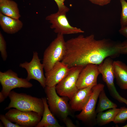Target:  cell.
<instances>
[{
    "mask_svg": "<svg viewBox=\"0 0 127 127\" xmlns=\"http://www.w3.org/2000/svg\"><path fill=\"white\" fill-rule=\"evenodd\" d=\"M121 42L109 39L97 40L94 35H81L66 41V50L61 62L69 68L99 65L106 58H114L121 54Z\"/></svg>",
    "mask_w": 127,
    "mask_h": 127,
    "instance_id": "cell-1",
    "label": "cell"
},
{
    "mask_svg": "<svg viewBox=\"0 0 127 127\" xmlns=\"http://www.w3.org/2000/svg\"><path fill=\"white\" fill-rule=\"evenodd\" d=\"M10 100L5 110L12 108L24 111H34L42 117L44 106L41 98H38L26 94L17 93L11 91L8 96Z\"/></svg>",
    "mask_w": 127,
    "mask_h": 127,
    "instance_id": "cell-2",
    "label": "cell"
},
{
    "mask_svg": "<svg viewBox=\"0 0 127 127\" xmlns=\"http://www.w3.org/2000/svg\"><path fill=\"white\" fill-rule=\"evenodd\" d=\"M66 50V41L64 35L57 34L44 52L42 63L45 72L51 70L56 63L61 61Z\"/></svg>",
    "mask_w": 127,
    "mask_h": 127,
    "instance_id": "cell-3",
    "label": "cell"
},
{
    "mask_svg": "<svg viewBox=\"0 0 127 127\" xmlns=\"http://www.w3.org/2000/svg\"><path fill=\"white\" fill-rule=\"evenodd\" d=\"M0 82L2 89L0 92V102H3L12 90L15 88H29L32 84L26 79L19 78L16 73L11 69L4 72L0 71Z\"/></svg>",
    "mask_w": 127,
    "mask_h": 127,
    "instance_id": "cell-4",
    "label": "cell"
},
{
    "mask_svg": "<svg viewBox=\"0 0 127 127\" xmlns=\"http://www.w3.org/2000/svg\"><path fill=\"white\" fill-rule=\"evenodd\" d=\"M56 86H46L44 88L47 102L49 109L53 114L63 121L70 115L71 109L68 103L67 99L65 98V96L61 97L58 95Z\"/></svg>",
    "mask_w": 127,
    "mask_h": 127,
    "instance_id": "cell-5",
    "label": "cell"
},
{
    "mask_svg": "<svg viewBox=\"0 0 127 127\" xmlns=\"http://www.w3.org/2000/svg\"><path fill=\"white\" fill-rule=\"evenodd\" d=\"M84 67L75 66L70 68L66 76L56 86L57 93L70 100L78 90L76 86L79 75Z\"/></svg>",
    "mask_w": 127,
    "mask_h": 127,
    "instance_id": "cell-6",
    "label": "cell"
},
{
    "mask_svg": "<svg viewBox=\"0 0 127 127\" xmlns=\"http://www.w3.org/2000/svg\"><path fill=\"white\" fill-rule=\"evenodd\" d=\"M113 62L112 58L110 57H107L101 63L98 65V69L111 96L119 102L126 104L127 103V100L119 94L115 86Z\"/></svg>",
    "mask_w": 127,
    "mask_h": 127,
    "instance_id": "cell-7",
    "label": "cell"
},
{
    "mask_svg": "<svg viewBox=\"0 0 127 127\" xmlns=\"http://www.w3.org/2000/svg\"><path fill=\"white\" fill-rule=\"evenodd\" d=\"M104 87L103 84L99 83L93 87L92 93L89 100L81 112L76 116L79 119L90 126L96 124V104L99 94Z\"/></svg>",
    "mask_w": 127,
    "mask_h": 127,
    "instance_id": "cell-8",
    "label": "cell"
},
{
    "mask_svg": "<svg viewBox=\"0 0 127 127\" xmlns=\"http://www.w3.org/2000/svg\"><path fill=\"white\" fill-rule=\"evenodd\" d=\"M46 20L51 24L50 28L57 34L64 35L83 33L80 28L72 26L67 17L66 13L60 12L47 16Z\"/></svg>",
    "mask_w": 127,
    "mask_h": 127,
    "instance_id": "cell-9",
    "label": "cell"
},
{
    "mask_svg": "<svg viewBox=\"0 0 127 127\" xmlns=\"http://www.w3.org/2000/svg\"><path fill=\"white\" fill-rule=\"evenodd\" d=\"M5 115L11 122L21 127H35L42 117L35 112L22 111L15 108L9 110Z\"/></svg>",
    "mask_w": 127,
    "mask_h": 127,
    "instance_id": "cell-10",
    "label": "cell"
},
{
    "mask_svg": "<svg viewBox=\"0 0 127 127\" xmlns=\"http://www.w3.org/2000/svg\"><path fill=\"white\" fill-rule=\"evenodd\" d=\"M40 60L37 52H34L31 61L29 62L25 61L21 63L19 66L26 70L27 73L26 79L28 81L32 79L35 80L44 88L46 86V79L44 73V66L43 63H41Z\"/></svg>",
    "mask_w": 127,
    "mask_h": 127,
    "instance_id": "cell-11",
    "label": "cell"
},
{
    "mask_svg": "<svg viewBox=\"0 0 127 127\" xmlns=\"http://www.w3.org/2000/svg\"><path fill=\"white\" fill-rule=\"evenodd\" d=\"M100 73L98 65L90 64L84 67L80 72L77 81L78 89L97 85V79Z\"/></svg>",
    "mask_w": 127,
    "mask_h": 127,
    "instance_id": "cell-12",
    "label": "cell"
},
{
    "mask_svg": "<svg viewBox=\"0 0 127 127\" xmlns=\"http://www.w3.org/2000/svg\"><path fill=\"white\" fill-rule=\"evenodd\" d=\"M69 69L61 61L56 63L51 70L45 73L46 86H56L67 75Z\"/></svg>",
    "mask_w": 127,
    "mask_h": 127,
    "instance_id": "cell-13",
    "label": "cell"
},
{
    "mask_svg": "<svg viewBox=\"0 0 127 127\" xmlns=\"http://www.w3.org/2000/svg\"><path fill=\"white\" fill-rule=\"evenodd\" d=\"M93 87H89L79 89L70 100V105L71 110L81 111L85 106L93 91Z\"/></svg>",
    "mask_w": 127,
    "mask_h": 127,
    "instance_id": "cell-14",
    "label": "cell"
},
{
    "mask_svg": "<svg viewBox=\"0 0 127 127\" xmlns=\"http://www.w3.org/2000/svg\"><path fill=\"white\" fill-rule=\"evenodd\" d=\"M113 67L117 84L121 89L127 90V65L121 61H115Z\"/></svg>",
    "mask_w": 127,
    "mask_h": 127,
    "instance_id": "cell-15",
    "label": "cell"
},
{
    "mask_svg": "<svg viewBox=\"0 0 127 127\" xmlns=\"http://www.w3.org/2000/svg\"><path fill=\"white\" fill-rule=\"evenodd\" d=\"M0 25L5 32L15 34L22 28L23 23L19 19H16L6 16L0 13Z\"/></svg>",
    "mask_w": 127,
    "mask_h": 127,
    "instance_id": "cell-16",
    "label": "cell"
},
{
    "mask_svg": "<svg viewBox=\"0 0 127 127\" xmlns=\"http://www.w3.org/2000/svg\"><path fill=\"white\" fill-rule=\"evenodd\" d=\"M44 106L42 118L35 127H61L50 111L47 98H42Z\"/></svg>",
    "mask_w": 127,
    "mask_h": 127,
    "instance_id": "cell-17",
    "label": "cell"
},
{
    "mask_svg": "<svg viewBox=\"0 0 127 127\" xmlns=\"http://www.w3.org/2000/svg\"><path fill=\"white\" fill-rule=\"evenodd\" d=\"M0 13L16 19L21 16L17 3L12 0H0Z\"/></svg>",
    "mask_w": 127,
    "mask_h": 127,
    "instance_id": "cell-18",
    "label": "cell"
},
{
    "mask_svg": "<svg viewBox=\"0 0 127 127\" xmlns=\"http://www.w3.org/2000/svg\"><path fill=\"white\" fill-rule=\"evenodd\" d=\"M120 110V108H116L98 113L96 116V124L99 126H102L113 122Z\"/></svg>",
    "mask_w": 127,
    "mask_h": 127,
    "instance_id": "cell-19",
    "label": "cell"
},
{
    "mask_svg": "<svg viewBox=\"0 0 127 127\" xmlns=\"http://www.w3.org/2000/svg\"><path fill=\"white\" fill-rule=\"evenodd\" d=\"M98 98L99 102L95 110L97 114L107 109L117 107V105L110 100L107 97L104 89L100 92Z\"/></svg>",
    "mask_w": 127,
    "mask_h": 127,
    "instance_id": "cell-20",
    "label": "cell"
},
{
    "mask_svg": "<svg viewBox=\"0 0 127 127\" xmlns=\"http://www.w3.org/2000/svg\"><path fill=\"white\" fill-rule=\"evenodd\" d=\"M122 7L120 19L121 27L127 25V2L125 0H120Z\"/></svg>",
    "mask_w": 127,
    "mask_h": 127,
    "instance_id": "cell-21",
    "label": "cell"
},
{
    "mask_svg": "<svg viewBox=\"0 0 127 127\" xmlns=\"http://www.w3.org/2000/svg\"><path fill=\"white\" fill-rule=\"evenodd\" d=\"M113 122L115 123H123L127 120V108L122 107Z\"/></svg>",
    "mask_w": 127,
    "mask_h": 127,
    "instance_id": "cell-22",
    "label": "cell"
},
{
    "mask_svg": "<svg viewBox=\"0 0 127 127\" xmlns=\"http://www.w3.org/2000/svg\"><path fill=\"white\" fill-rule=\"evenodd\" d=\"M6 41L1 33H0V51L3 60L5 61L7 57Z\"/></svg>",
    "mask_w": 127,
    "mask_h": 127,
    "instance_id": "cell-23",
    "label": "cell"
},
{
    "mask_svg": "<svg viewBox=\"0 0 127 127\" xmlns=\"http://www.w3.org/2000/svg\"><path fill=\"white\" fill-rule=\"evenodd\" d=\"M0 119L5 127H21L17 123H14L7 118L5 115L1 114Z\"/></svg>",
    "mask_w": 127,
    "mask_h": 127,
    "instance_id": "cell-24",
    "label": "cell"
},
{
    "mask_svg": "<svg viewBox=\"0 0 127 127\" xmlns=\"http://www.w3.org/2000/svg\"><path fill=\"white\" fill-rule=\"evenodd\" d=\"M58 8V11L66 13L69 10V8L65 6L64 2L65 0H54Z\"/></svg>",
    "mask_w": 127,
    "mask_h": 127,
    "instance_id": "cell-25",
    "label": "cell"
},
{
    "mask_svg": "<svg viewBox=\"0 0 127 127\" xmlns=\"http://www.w3.org/2000/svg\"><path fill=\"white\" fill-rule=\"evenodd\" d=\"M92 3L100 6H103L109 4L111 0H88Z\"/></svg>",
    "mask_w": 127,
    "mask_h": 127,
    "instance_id": "cell-26",
    "label": "cell"
},
{
    "mask_svg": "<svg viewBox=\"0 0 127 127\" xmlns=\"http://www.w3.org/2000/svg\"><path fill=\"white\" fill-rule=\"evenodd\" d=\"M121 54H127V39L121 42Z\"/></svg>",
    "mask_w": 127,
    "mask_h": 127,
    "instance_id": "cell-27",
    "label": "cell"
},
{
    "mask_svg": "<svg viewBox=\"0 0 127 127\" xmlns=\"http://www.w3.org/2000/svg\"><path fill=\"white\" fill-rule=\"evenodd\" d=\"M67 127H76V126L74 124L71 120L67 117L63 121Z\"/></svg>",
    "mask_w": 127,
    "mask_h": 127,
    "instance_id": "cell-28",
    "label": "cell"
},
{
    "mask_svg": "<svg viewBox=\"0 0 127 127\" xmlns=\"http://www.w3.org/2000/svg\"><path fill=\"white\" fill-rule=\"evenodd\" d=\"M119 33L127 38V25L121 27L119 30Z\"/></svg>",
    "mask_w": 127,
    "mask_h": 127,
    "instance_id": "cell-29",
    "label": "cell"
},
{
    "mask_svg": "<svg viewBox=\"0 0 127 127\" xmlns=\"http://www.w3.org/2000/svg\"><path fill=\"white\" fill-rule=\"evenodd\" d=\"M0 127H4V125L2 123V122H0Z\"/></svg>",
    "mask_w": 127,
    "mask_h": 127,
    "instance_id": "cell-30",
    "label": "cell"
},
{
    "mask_svg": "<svg viewBox=\"0 0 127 127\" xmlns=\"http://www.w3.org/2000/svg\"><path fill=\"white\" fill-rule=\"evenodd\" d=\"M123 127H127V124H126V125H125L124 126H123Z\"/></svg>",
    "mask_w": 127,
    "mask_h": 127,
    "instance_id": "cell-31",
    "label": "cell"
}]
</instances>
